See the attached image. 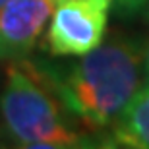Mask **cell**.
I'll list each match as a JSON object with an SVG mask.
<instances>
[{
	"label": "cell",
	"mask_w": 149,
	"mask_h": 149,
	"mask_svg": "<svg viewBox=\"0 0 149 149\" xmlns=\"http://www.w3.org/2000/svg\"><path fill=\"white\" fill-rule=\"evenodd\" d=\"M143 77L149 81V41L143 45Z\"/></svg>",
	"instance_id": "7"
},
{
	"label": "cell",
	"mask_w": 149,
	"mask_h": 149,
	"mask_svg": "<svg viewBox=\"0 0 149 149\" xmlns=\"http://www.w3.org/2000/svg\"><path fill=\"white\" fill-rule=\"evenodd\" d=\"M112 0H58L47 35L52 56H79L103 43Z\"/></svg>",
	"instance_id": "3"
},
{
	"label": "cell",
	"mask_w": 149,
	"mask_h": 149,
	"mask_svg": "<svg viewBox=\"0 0 149 149\" xmlns=\"http://www.w3.org/2000/svg\"><path fill=\"white\" fill-rule=\"evenodd\" d=\"M52 2H54V4H56V2H58V0H52Z\"/></svg>",
	"instance_id": "10"
},
{
	"label": "cell",
	"mask_w": 149,
	"mask_h": 149,
	"mask_svg": "<svg viewBox=\"0 0 149 149\" xmlns=\"http://www.w3.org/2000/svg\"><path fill=\"white\" fill-rule=\"evenodd\" d=\"M25 64L83 128L107 130L141 85L143 45L136 39L118 37L79 54V60L74 62Z\"/></svg>",
	"instance_id": "1"
},
{
	"label": "cell",
	"mask_w": 149,
	"mask_h": 149,
	"mask_svg": "<svg viewBox=\"0 0 149 149\" xmlns=\"http://www.w3.org/2000/svg\"><path fill=\"white\" fill-rule=\"evenodd\" d=\"M4 2H6V0H0V6H2V4H4Z\"/></svg>",
	"instance_id": "9"
},
{
	"label": "cell",
	"mask_w": 149,
	"mask_h": 149,
	"mask_svg": "<svg viewBox=\"0 0 149 149\" xmlns=\"http://www.w3.org/2000/svg\"><path fill=\"white\" fill-rule=\"evenodd\" d=\"M145 14H147V19H149V0H147V4H145Z\"/></svg>",
	"instance_id": "8"
},
{
	"label": "cell",
	"mask_w": 149,
	"mask_h": 149,
	"mask_svg": "<svg viewBox=\"0 0 149 149\" xmlns=\"http://www.w3.org/2000/svg\"><path fill=\"white\" fill-rule=\"evenodd\" d=\"M109 130L112 147L149 149V81L134 93Z\"/></svg>",
	"instance_id": "5"
},
{
	"label": "cell",
	"mask_w": 149,
	"mask_h": 149,
	"mask_svg": "<svg viewBox=\"0 0 149 149\" xmlns=\"http://www.w3.org/2000/svg\"><path fill=\"white\" fill-rule=\"evenodd\" d=\"M116 4V8L122 12V14H136L138 10H141L147 0H112Z\"/></svg>",
	"instance_id": "6"
},
{
	"label": "cell",
	"mask_w": 149,
	"mask_h": 149,
	"mask_svg": "<svg viewBox=\"0 0 149 149\" xmlns=\"http://www.w3.org/2000/svg\"><path fill=\"white\" fill-rule=\"evenodd\" d=\"M0 128L16 147H89L93 139L74 128L70 112L23 60L10 62L0 89Z\"/></svg>",
	"instance_id": "2"
},
{
	"label": "cell",
	"mask_w": 149,
	"mask_h": 149,
	"mask_svg": "<svg viewBox=\"0 0 149 149\" xmlns=\"http://www.w3.org/2000/svg\"><path fill=\"white\" fill-rule=\"evenodd\" d=\"M52 10V0H6L0 6V62L23 60L37 47Z\"/></svg>",
	"instance_id": "4"
}]
</instances>
